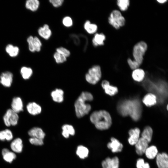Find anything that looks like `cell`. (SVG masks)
Returning a JSON list of instances; mask_svg holds the SVG:
<instances>
[{
	"label": "cell",
	"mask_w": 168,
	"mask_h": 168,
	"mask_svg": "<svg viewBox=\"0 0 168 168\" xmlns=\"http://www.w3.org/2000/svg\"><path fill=\"white\" fill-rule=\"evenodd\" d=\"M110 139L111 142L107 145L108 148L114 153L121 152L123 147V144L115 138L112 137Z\"/></svg>",
	"instance_id": "14"
},
{
	"label": "cell",
	"mask_w": 168,
	"mask_h": 168,
	"mask_svg": "<svg viewBox=\"0 0 168 168\" xmlns=\"http://www.w3.org/2000/svg\"><path fill=\"white\" fill-rule=\"evenodd\" d=\"M20 73L24 80L29 79L33 74L32 69L30 67H22L20 69Z\"/></svg>",
	"instance_id": "32"
},
{
	"label": "cell",
	"mask_w": 168,
	"mask_h": 168,
	"mask_svg": "<svg viewBox=\"0 0 168 168\" xmlns=\"http://www.w3.org/2000/svg\"><path fill=\"white\" fill-rule=\"evenodd\" d=\"M108 21L110 25L117 29L124 25L125 20L121 12L115 10L110 13L108 18Z\"/></svg>",
	"instance_id": "6"
},
{
	"label": "cell",
	"mask_w": 168,
	"mask_h": 168,
	"mask_svg": "<svg viewBox=\"0 0 168 168\" xmlns=\"http://www.w3.org/2000/svg\"><path fill=\"white\" fill-rule=\"evenodd\" d=\"M105 39V36L103 33H96L92 39V44L95 46L103 45Z\"/></svg>",
	"instance_id": "28"
},
{
	"label": "cell",
	"mask_w": 168,
	"mask_h": 168,
	"mask_svg": "<svg viewBox=\"0 0 168 168\" xmlns=\"http://www.w3.org/2000/svg\"><path fill=\"white\" fill-rule=\"evenodd\" d=\"M38 33L41 38L45 40H49L52 35L51 30L47 24H45L43 26L39 27Z\"/></svg>",
	"instance_id": "16"
},
{
	"label": "cell",
	"mask_w": 168,
	"mask_h": 168,
	"mask_svg": "<svg viewBox=\"0 0 168 168\" xmlns=\"http://www.w3.org/2000/svg\"><path fill=\"white\" fill-rule=\"evenodd\" d=\"M130 1L128 0H118L117 4L119 9L122 11L127 10L129 6Z\"/></svg>",
	"instance_id": "35"
},
{
	"label": "cell",
	"mask_w": 168,
	"mask_h": 168,
	"mask_svg": "<svg viewBox=\"0 0 168 168\" xmlns=\"http://www.w3.org/2000/svg\"><path fill=\"white\" fill-rule=\"evenodd\" d=\"M12 109L15 112L18 113L23 110V104L19 97H15L12 99L11 104Z\"/></svg>",
	"instance_id": "13"
},
{
	"label": "cell",
	"mask_w": 168,
	"mask_h": 168,
	"mask_svg": "<svg viewBox=\"0 0 168 168\" xmlns=\"http://www.w3.org/2000/svg\"><path fill=\"white\" fill-rule=\"evenodd\" d=\"M13 137L12 132L8 129L0 131V140L1 141H11L13 139Z\"/></svg>",
	"instance_id": "25"
},
{
	"label": "cell",
	"mask_w": 168,
	"mask_h": 168,
	"mask_svg": "<svg viewBox=\"0 0 168 168\" xmlns=\"http://www.w3.org/2000/svg\"><path fill=\"white\" fill-rule=\"evenodd\" d=\"M84 28L85 30L89 34L95 33L97 30V26L93 23H91L89 20H87L84 23Z\"/></svg>",
	"instance_id": "30"
},
{
	"label": "cell",
	"mask_w": 168,
	"mask_h": 168,
	"mask_svg": "<svg viewBox=\"0 0 168 168\" xmlns=\"http://www.w3.org/2000/svg\"><path fill=\"white\" fill-rule=\"evenodd\" d=\"M64 92L60 89H56L53 91L51 94L53 100L55 102L61 103L64 100Z\"/></svg>",
	"instance_id": "22"
},
{
	"label": "cell",
	"mask_w": 168,
	"mask_h": 168,
	"mask_svg": "<svg viewBox=\"0 0 168 168\" xmlns=\"http://www.w3.org/2000/svg\"><path fill=\"white\" fill-rule=\"evenodd\" d=\"M26 109L28 112L33 115L40 114L42 111L40 106L34 102L29 103L26 106Z\"/></svg>",
	"instance_id": "17"
},
{
	"label": "cell",
	"mask_w": 168,
	"mask_h": 168,
	"mask_svg": "<svg viewBox=\"0 0 168 168\" xmlns=\"http://www.w3.org/2000/svg\"><path fill=\"white\" fill-rule=\"evenodd\" d=\"M10 146L13 152L15 153H20L23 148L22 141L20 138H16L12 141Z\"/></svg>",
	"instance_id": "18"
},
{
	"label": "cell",
	"mask_w": 168,
	"mask_h": 168,
	"mask_svg": "<svg viewBox=\"0 0 168 168\" xmlns=\"http://www.w3.org/2000/svg\"><path fill=\"white\" fill-rule=\"evenodd\" d=\"M147 43L141 41L137 43L133 47V55L134 60L141 65L143 60V56L147 50Z\"/></svg>",
	"instance_id": "4"
},
{
	"label": "cell",
	"mask_w": 168,
	"mask_h": 168,
	"mask_svg": "<svg viewBox=\"0 0 168 168\" xmlns=\"http://www.w3.org/2000/svg\"><path fill=\"white\" fill-rule=\"evenodd\" d=\"M19 116L17 113L14 112L12 109L7 110L3 117V122L7 127L15 126L18 123Z\"/></svg>",
	"instance_id": "7"
},
{
	"label": "cell",
	"mask_w": 168,
	"mask_h": 168,
	"mask_svg": "<svg viewBox=\"0 0 168 168\" xmlns=\"http://www.w3.org/2000/svg\"><path fill=\"white\" fill-rule=\"evenodd\" d=\"M137 168H150L149 164L147 162H145L143 159H138L136 163Z\"/></svg>",
	"instance_id": "39"
},
{
	"label": "cell",
	"mask_w": 168,
	"mask_h": 168,
	"mask_svg": "<svg viewBox=\"0 0 168 168\" xmlns=\"http://www.w3.org/2000/svg\"><path fill=\"white\" fill-rule=\"evenodd\" d=\"M71 38L73 40V41L75 44H78L80 43V40L77 36L75 35H72Z\"/></svg>",
	"instance_id": "44"
},
{
	"label": "cell",
	"mask_w": 168,
	"mask_h": 168,
	"mask_svg": "<svg viewBox=\"0 0 168 168\" xmlns=\"http://www.w3.org/2000/svg\"><path fill=\"white\" fill-rule=\"evenodd\" d=\"M118 110L122 115H130L135 121H138L141 117L142 108L139 100L138 99L121 101L118 104Z\"/></svg>",
	"instance_id": "1"
},
{
	"label": "cell",
	"mask_w": 168,
	"mask_h": 168,
	"mask_svg": "<svg viewBox=\"0 0 168 168\" xmlns=\"http://www.w3.org/2000/svg\"><path fill=\"white\" fill-rule=\"evenodd\" d=\"M101 85L105 92L109 96H114L118 92V88L116 86L111 85L109 82L106 80H104L102 82Z\"/></svg>",
	"instance_id": "15"
},
{
	"label": "cell",
	"mask_w": 168,
	"mask_h": 168,
	"mask_svg": "<svg viewBox=\"0 0 168 168\" xmlns=\"http://www.w3.org/2000/svg\"><path fill=\"white\" fill-rule=\"evenodd\" d=\"M13 80V74L9 71L2 72L0 76V83L4 87H9Z\"/></svg>",
	"instance_id": "8"
},
{
	"label": "cell",
	"mask_w": 168,
	"mask_h": 168,
	"mask_svg": "<svg viewBox=\"0 0 168 168\" xmlns=\"http://www.w3.org/2000/svg\"><path fill=\"white\" fill-rule=\"evenodd\" d=\"M77 155L81 159H84L87 157L89 150L87 148L82 145L78 146L77 151Z\"/></svg>",
	"instance_id": "33"
},
{
	"label": "cell",
	"mask_w": 168,
	"mask_h": 168,
	"mask_svg": "<svg viewBox=\"0 0 168 168\" xmlns=\"http://www.w3.org/2000/svg\"><path fill=\"white\" fill-rule=\"evenodd\" d=\"M148 142L144 139L141 137L135 145L136 153L139 155H142L145 153L148 147Z\"/></svg>",
	"instance_id": "10"
},
{
	"label": "cell",
	"mask_w": 168,
	"mask_h": 168,
	"mask_svg": "<svg viewBox=\"0 0 168 168\" xmlns=\"http://www.w3.org/2000/svg\"><path fill=\"white\" fill-rule=\"evenodd\" d=\"M28 135L31 137H35L43 139L45 136V134L43 130L38 127H33L28 132Z\"/></svg>",
	"instance_id": "21"
},
{
	"label": "cell",
	"mask_w": 168,
	"mask_h": 168,
	"mask_svg": "<svg viewBox=\"0 0 168 168\" xmlns=\"http://www.w3.org/2000/svg\"><path fill=\"white\" fill-rule=\"evenodd\" d=\"M63 0H50L49 2L55 7H58L61 6L63 4Z\"/></svg>",
	"instance_id": "43"
},
{
	"label": "cell",
	"mask_w": 168,
	"mask_h": 168,
	"mask_svg": "<svg viewBox=\"0 0 168 168\" xmlns=\"http://www.w3.org/2000/svg\"><path fill=\"white\" fill-rule=\"evenodd\" d=\"M6 52L11 57L16 56L19 51V48L16 46H14L11 44H8L5 48Z\"/></svg>",
	"instance_id": "31"
},
{
	"label": "cell",
	"mask_w": 168,
	"mask_h": 168,
	"mask_svg": "<svg viewBox=\"0 0 168 168\" xmlns=\"http://www.w3.org/2000/svg\"><path fill=\"white\" fill-rule=\"evenodd\" d=\"M29 141L32 144L36 146H41L44 143L43 139L35 137H31Z\"/></svg>",
	"instance_id": "40"
},
{
	"label": "cell",
	"mask_w": 168,
	"mask_h": 168,
	"mask_svg": "<svg viewBox=\"0 0 168 168\" xmlns=\"http://www.w3.org/2000/svg\"><path fill=\"white\" fill-rule=\"evenodd\" d=\"M53 57L56 62L58 64L63 63L67 60V58L56 51L54 54Z\"/></svg>",
	"instance_id": "34"
},
{
	"label": "cell",
	"mask_w": 168,
	"mask_h": 168,
	"mask_svg": "<svg viewBox=\"0 0 168 168\" xmlns=\"http://www.w3.org/2000/svg\"><path fill=\"white\" fill-rule=\"evenodd\" d=\"M33 43L35 52H40L41 50L42 46V44L40 40L37 37L34 36Z\"/></svg>",
	"instance_id": "36"
},
{
	"label": "cell",
	"mask_w": 168,
	"mask_h": 168,
	"mask_svg": "<svg viewBox=\"0 0 168 168\" xmlns=\"http://www.w3.org/2000/svg\"><path fill=\"white\" fill-rule=\"evenodd\" d=\"M140 130L138 128L131 129L129 130V137L128 141L130 145H134L136 144L140 138Z\"/></svg>",
	"instance_id": "12"
},
{
	"label": "cell",
	"mask_w": 168,
	"mask_h": 168,
	"mask_svg": "<svg viewBox=\"0 0 168 168\" xmlns=\"http://www.w3.org/2000/svg\"><path fill=\"white\" fill-rule=\"evenodd\" d=\"M166 109H167V110L168 111V104H167L166 106Z\"/></svg>",
	"instance_id": "46"
},
{
	"label": "cell",
	"mask_w": 168,
	"mask_h": 168,
	"mask_svg": "<svg viewBox=\"0 0 168 168\" xmlns=\"http://www.w3.org/2000/svg\"><path fill=\"white\" fill-rule=\"evenodd\" d=\"M156 162L158 168H168V155L165 152L158 153Z\"/></svg>",
	"instance_id": "9"
},
{
	"label": "cell",
	"mask_w": 168,
	"mask_h": 168,
	"mask_svg": "<svg viewBox=\"0 0 168 168\" xmlns=\"http://www.w3.org/2000/svg\"><path fill=\"white\" fill-rule=\"evenodd\" d=\"M90 119L96 128L100 130L107 129L112 124L111 116L109 113L105 110L94 111L90 115Z\"/></svg>",
	"instance_id": "2"
},
{
	"label": "cell",
	"mask_w": 168,
	"mask_h": 168,
	"mask_svg": "<svg viewBox=\"0 0 168 168\" xmlns=\"http://www.w3.org/2000/svg\"><path fill=\"white\" fill-rule=\"evenodd\" d=\"M145 76L144 71L142 69L138 68L134 69L132 73V77L135 81L140 82L144 79Z\"/></svg>",
	"instance_id": "23"
},
{
	"label": "cell",
	"mask_w": 168,
	"mask_h": 168,
	"mask_svg": "<svg viewBox=\"0 0 168 168\" xmlns=\"http://www.w3.org/2000/svg\"><path fill=\"white\" fill-rule=\"evenodd\" d=\"M119 159L117 156L107 157L102 162L103 168H119Z\"/></svg>",
	"instance_id": "11"
},
{
	"label": "cell",
	"mask_w": 168,
	"mask_h": 168,
	"mask_svg": "<svg viewBox=\"0 0 168 168\" xmlns=\"http://www.w3.org/2000/svg\"><path fill=\"white\" fill-rule=\"evenodd\" d=\"M56 52L65 56L66 58L69 57L71 54L69 50L63 47L57 48L56 49Z\"/></svg>",
	"instance_id": "38"
},
{
	"label": "cell",
	"mask_w": 168,
	"mask_h": 168,
	"mask_svg": "<svg viewBox=\"0 0 168 168\" xmlns=\"http://www.w3.org/2000/svg\"><path fill=\"white\" fill-rule=\"evenodd\" d=\"M143 103L147 106L150 107L154 105L157 103V97L154 94L149 93L147 94L143 97Z\"/></svg>",
	"instance_id": "19"
},
{
	"label": "cell",
	"mask_w": 168,
	"mask_h": 168,
	"mask_svg": "<svg viewBox=\"0 0 168 168\" xmlns=\"http://www.w3.org/2000/svg\"><path fill=\"white\" fill-rule=\"evenodd\" d=\"M145 153L147 157L150 159H152L157 156L158 150L156 147L155 146H151L146 149Z\"/></svg>",
	"instance_id": "27"
},
{
	"label": "cell",
	"mask_w": 168,
	"mask_h": 168,
	"mask_svg": "<svg viewBox=\"0 0 168 168\" xmlns=\"http://www.w3.org/2000/svg\"><path fill=\"white\" fill-rule=\"evenodd\" d=\"M62 23L65 27H70L72 26L73 21L72 19L70 16H67L63 19Z\"/></svg>",
	"instance_id": "37"
},
{
	"label": "cell",
	"mask_w": 168,
	"mask_h": 168,
	"mask_svg": "<svg viewBox=\"0 0 168 168\" xmlns=\"http://www.w3.org/2000/svg\"><path fill=\"white\" fill-rule=\"evenodd\" d=\"M3 158L6 162L11 163L16 157V153L12 151H10L7 148L3 149L2 151Z\"/></svg>",
	"instance_id": "20"
},
{
	"label": "cell",
	"mask_w": 168,
	"mask_h": 168,
	"mask_svg": "<svg viewBox=\"0 0 168 168\" xmlns=\"http://www.w3.org/2000/svg\"><path fill=\"white\" fill-rule=\"evenodd\" d=\"M34 37L32 35L28 37L27 39V41L28 44V48L29 50L32 52H35L33 45Z\"/></svg>",
	"instance_id": "42"
},
{
	"label": "cell",
	"mask_w": 168,
	"mask_h": 168,
	"mask_svg": "<svg viewBox=\"0 0 168 168\" xmlns=\"http://www.w3.org/2000/svg\"><path fill=\"white\" fill-rule=\"evenodd\" d=\"M101 72L100 67L98 65L93 66L90 68L85 75V79L89 83L95 85L100 80Z\"/></svg>",
	"instance_id": "5"
},
{
	"label": "cell",
	"mask_w": 168,
	"mask_h": 168,
	"mask_svg": "<svg viewBox=\"0 0 168 168\" xmlns=\"http://www.w3.org/2000/svg\"><path fill=\"white\" fill-rule=\"evenodd\" d=\"M127 62L128 65L131 69L134 70L138 68L140 65L134 60H132L131 58H129L127 60Z\"/></svg>",
	"instance_id": "41"
},
{
	"label": "cell",
	"mask_w": 168,
	"mask_h": 168,
	"mask_svg": "<svg viewBox=\"0 0 168 168\" xmlns=\"http://www.w3.org/2000/svg\"><path fill=\"white\" fill-rule=\"evenodd\" d=\"M62 135L66 138H68L70 135H73L75 130L73 127L71 125L65 124L62 126Z\"/></svg>",
	"instance_id": "24"
},
{
	"label": "cell",
	"mask_w": 168,
	"mask_h": 168,
	"mask_svg": "<svg viewBox=\"0 0 168 168\" xmlns=\"http://www.w3.org/2000/svg\"><path fill=\"white\" fill-rule=\"evenodd\" d=\"M157 2L161 4H164L166 2H167V0H157L156 1Z\"/></svg>",
	"instance_id": "45"
},
{
	"label": "cell",
	"mask_w": 168,
	"mask_h": 168,
	"mask_svg": "<svg viewBox=\"0 0 168 168\" xmlns=\"http://www.w3.org/2000/svg\"><path fill=\"white\" fill-rule=\"evenodd\" d=\"M153 132V130L150 127L146 126L144 128L141 134V137L149 143L152 139Z\"/></svg>",
	"instance_id": "29"
},
{
	"label": "cell",
	"mask_w": 168,
	"mask_h": 168,
	"mask_svg": "<svg viewBox=\"0 0 168 168\" xmlns=\"http://www.w3.org/2000/svg\"><path fill=\"white\" fill-rule=\"evenodd\" d=\"M40 5V2L38 0H27L25 3L26 8L32 12L36 11Z\"/></svg>",
	"instance_id": "26"
},
{
	"label": "cell",
	"mask_w": 168,
	"mask_h": 168,
	"mask_svg": "<svg viewBox=\"0 0 168 168\" xmlns=\"http://www.w3.org/2000/svg\"><path fill=\"white\" fill-rule=\"evenodd\" d=\"M93 99V95L90 92H82L74 103L75 113L77 117L82 118L89 113L91 110V106L86 102L92 101Z\"/></svg>",
	"instance_id": "3"
}]
</instances>
